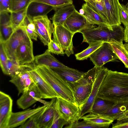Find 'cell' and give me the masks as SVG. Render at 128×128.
Masks as SVG:
<instances>
[{
  "instance_id": "6da1fadb",
  "label": "cell",
  "mask_w": 128,
  "mask_h": 128,
  "mask_svg": "<svg viewBox=\"0 0 128 128\" xmlns=\"http://www.w3.org/2000/svg\"><path fill=\"white\" fill-rule=\"evenodd\" d=\"M97 97L115 102L128 101V74L108 70Z\"/></svg>"
},
{
  "instance_id": "7a4b0ae2",
  "label": "cell",
  "mask_w": 128,
  "mask_h": 128,
  "mask_svg": "<svg viewBox=\"0 0 128 128\" xmlns=\"http://www.w3.org/2000/svg\"><path fill=\"white\" fill-rule=\"evenodd\" d=\"M83 37L82 42L89 44L97 42H110L112 39L118 42L122 41L124 30L120 25L110 28L98 26L81 31Z\"/></svg>"
},
{
  "instance_id": "3957f363",
  "label": "cell",
  "mask_w": 128,
  "mask_h": 128,
  "mask_svg": "<svg viewBox=\"0 0 128 128\" xmlns=\"http://www.w3.org/2000/svg\"><path fill=\"white\" fill-rule=\"evenodd\" d=\"M35 69L60 97L76 104L72 90L66 81L48 67L36 65Z\"/></svg>"
},
{
  "instance_id": "277c9868",
  "label": "cell",
  "mask_w": 128,
  "mask_h": 128,
  "mask_svg": "<svg viewBox=\"0 0 128 128\" xmlns=\"http://www.w3.org/2000/svg\"><path fill=\"white\" fill-rule=\"evenodd\" d=\"M53 25V40L60 46L65 54L69 57L74 54L72 39L74 34L63 25Z\"/></svg>"
},
{
  "instance_id": "5b68a950",
  "label": "cell",
  "mask_w": 128,
  "mask_h": 128,
  "mask_svg": "<svg viewBox=\"0 0 128 128\" xmlns=\"http://www.w3.org/2000/svg\"><path fill=\"white\" fill-rule=\"evenodd\" d=\"M31 40L24 26L20 25L17 28L9 39L2 43L8 58L16 60L14 54L18 47L22 43Z\"/></svg>"
},
{
  "instance_id": "8992f818",
  "label": "cell",
  "mask_w": 128,
  "mask_h": 128,
  "mask_svg": "<svg viewBox=\"0 0 128 128\" xmlns=\"http://www.w3.org/2000/svg\"><path fill=\"white\" fill-rule=\"evenodd\" d=\"M89 58L95 66L98 68L102 67L108 62L116 61L119 59L111 44L106 42H104Z\"/></svg>"
},
{
  "instance_id": "52a82bcc",
  "label": "cell",
  "mask_w": 128,
  "mask_h": 128,
  "mask_svg": "<svg viewBox=\"0 0 128 128\" xmlns=\"http://www.w3.org/2000/svg\"><path fill=\"white\" fill-rule=\"evenodd\" d=\"M56 106L60 116L68 124L77 122L80 119V109L76 104L58 97Z\"/></svg>"
},
{
  "instance_id": "ba28073f",
  "label": "cell",
  "mask_w": 128,
  "mask_h": 128,
  "mask_svg": "<svg viewBox=\"0 0 128 128\" xmlns=\"http://www.w3.org/2000/svg\"><path fill=\"white\" fill-rule=\"evenodd\" d=\"M108 70L107 68L103 66L98 68L90 94L86 102L79 107L80 118L86 113L91 112L92 105L97 97L100 86Z\"/></svg>"
},
{
  "instance_id": "9c48e42d",
  "label": "cell",
  "mask_w": 128,
  "mask_h": 128,
  "mask_svg": "<svg viewBox=\"0 0 128 128\" xmlns=\"http://www.w3.org/2000/svg\"><path fill=\"white\" fill-rule=\"evenodd\" d=\"M63 26L74 34L95 27L88 22L84 14H81L76 9L66 19Z\"/></svg>"
},
{
  "instance_id": "30bf717a",
  "label": "cell",
  "mask_w": 128,
  "mask_h": 128,
  "mask_svg": "<svg viewBox=\"0 0 128 128\" xmlns=\"http://www.w3.org/2000/svg\"><path fill=\"white\" fill-rule=\"evenodd\" d=\"M28 72L40 90L42 98L50 99L60 97L59 96L35 68Z\"/></svg>"
},
{
  "instance_id": "8fae6325",
  "label": "cell",
  "mask_w": 128,
  "mask_h": 128,
  "mask_svg": "<svg viewBox=\"0 0 128 128\" xmlns=\"http://www.w3.org/2000/svg\"><path fill=\"white\" fill-rule=\"evenodd\" d=\"M73 95L76 104L79 107L86 101L91 92L93 84L82 85L76 82H67Z\"/></svg>"
},
{
  "instance_id": "7c38bea8",
  "label": "cell",
  "mask_w": 128,
  "mask_h": 128,
  "mask_svg": "<svg viewBox=\"0 0 128 128\" xmlns=\"http://www.w3.org/2000/svg\"><path fill=\"white\" fill-rule=\"evenodd\" d=\"M14 56L16 61L20 65L30 64L34 61L31 40L24 42L19 46L15 51Z\"/></svg>"
},
{
  "instance_id": "4fadbf2b",
  "label": "cell",
  "mask_w": 128,
  "mask_h": 128,
  "mask_svg": "<svg viewBox=\"0 0 128 128\" xmlns=\"http://www.w3.org/2000/svg\"><path fill=\"white\" fill-rule=\"evenodd\" d=\"M13 100L11 97L0 91V128H7L8 122L12 112Z\"/></svg>"
},
{
  "instance_id": "5bb4252c",
  "label": "cell",
  "mask_w": 128,
  "mask_h": 128,
  "mask_svg": "<svg viewBox=\"0 0 128 128\" xmlns=\"http://www.w3.org/2000/svg\"><path fill=\"white\" fill-rule=\"evenodd\" d=\"M22 94L16 103L18 108L23 110L27 109L37 102L35 98H42L40 92L34 83Z\"/></svg>"
},
{
  "instance_id": "9a60e30c",
  "label": "cell",
  "mask_w": 128,
  "mask_h": 128,
  "mask_svg": "<svg viewBox=\"0 0 128 128\" xmlns=\"http://www.w3.org/2000/svg\"><path fill=\"white\" fill-rule=\"evenodd\" d=\"M48 105L39 106L33 109L29 108L20 112H12L9 119L7 128H13L20 126L32 116L43 109Z\"/></svg>"
},
{
  "instance_id": "2e32d148",
  "label": "cell",
  "mask_w": 128,
  "mask_h": 128,
  "mask_svg": "<svg viewBox=\"0 0 128 128\" xmlns=\"http://www.w3.org/2000/svg\"><path fill=\"white\" fill-rule=\"evenodd\" d=\"M106 10L107 21L109 25H120V6L119 0H102Z\"/></svg>"
},
{
  "instance_id": "e0dca14e",
  "label": "cell",
  "mask_w": 128,
  "mask_h": 128,
  "mask_svg": "<svg viewBox=\"0 0 128 128\" xmlns=\"http://www.w3.org/2000/svg\"><path fill=\"white\" fill-rule=\"evenodd\" d=\"M30 68H25L14 77L11 78L10 82L16 86L18 90V96L27 91L34 81L28 72V70L32 69Z\"/></svg>"
},
{
  "instance_id": "ac0fdd59",
  "label": "cell",
  "mask_w": 128,
  "mask_h": 128,
  "mask_svg": "<svg viewBox=\"0 0 128 128\" xmlns=\"http://www.w3.org/2000/svg\"><path fill=\"white\" fill-rule=\"evenodd\" d=\"M10 12H0V42L7 41L15 30L10 21Z\"/></svg>"
},
{
  "instance_id": "d6986e66",
  "label": "cell",
  "mask_w": 128,
  "mask_h": 128,
  "mask_svg": "<svg viewBox=\"0 0 128 128\" xmlns=\"http://www.w3.org/2000/svg\"><path fill=\"white\" fill-rule=\"evenodd\" d=\"M48 50L43 54L34 57V61L36 65L44 66L50 68H68L52 55Z\"/></svg>"
},
{
  "instance_id": "ffe728a7",
  "label": "cell",
  "mask_w": 128,
  "mask_h": 128,
  "mask_svg": "<svg viewBox=\"0 0 128 128\" xmlns=\"http://www.w3.org/2000/svg\"><path fill=\"white\" fill-rule=\"evenodd\" d=\"M82 8L84 11V15L88 22L93 25L110 28L107 20L90 7L86 3H84Z\"/></svg>"
},
{
  "instance_id": "44dd1931",
  "label": "cell",
  "mask_w": 128,
  "mask_h": 128,
  "mask_svg": "<svg viewBox=\"0 0 128 128\" xmlns=\"http://www.w3.org/2000/svg\"><path fill=\"white\" fill-rule=\"evenodd\" d=\"M76 9L73 4L64 6L54 8V14L51 18L53 24L63 25L66 19Z\"/></svg>"
},
{
  "instance_id": "7402d4cb",
  "label": "cell",
  "mask_w": 128,
  "mask_h": 128,
  "mask_svg": "<svg viewBox=\"0 0 128 128\" xmlns=\"http://www.w3.org/2000/svg\"><path fill=\"white\" fill-rule=\"evenodd\" d=\"M54 8L48 5L36 2H31L27 10V16L33 18L40 16L47 15Z\"/></svg>"
},
{
  "instance_id": "603a6c76",
  "label": "cell",
  "mask_w": 128,
  "mask_h": 128,
  "mask_svg": "<svg viewBox=\"0 0 128 128\" xmlns=\"http://www.w3.org/2000/svg\"><path fill=\"white\" fill-rule=\"evenodd\" d=\"M57 98L52 99L46 107L39 120L38 128H50L53 120L54 108Z\"/></svg>"
},
{
  "instance_id": "cb8c5ba5",
  "label": "cell",
  "mask_w": 128,
  "mask_h": 128,
  "mask_svg": "<svg viewBox=\"0 0 128 128\" xmlns=\"http://www.w3.org/2000/svg\"><path fill=\"white\" fill-rule=\"evenodd\" d=\"M51 68L67 82H76L85 73L69 67Z\"/></svg>"
},
{
  "instance_id": "d4e9b609",
  "label": "cell",
  "mask_w": 128,
  "mask_h": 128,
  "mask_svg": "<svg viewBox=\"0 0 128 128\" xmlns=\"http://www.w3.org/2000/svg\"><path fill=\"white\" fill-rule=\"evenodd\" d=\"M128 110V101L116 102L113 106L100 115L114 120Z\"/></svg>"
},
{
  "instance_id": "484cf974",
  "label": "cell",
  "mask_w": 128,
  "mask_h": 128,
  "mask_svg": "<svg viewBox=\"0 0 128 128\" xmlns=\"http://www.w3.org/2000/svg\"><path fill=\"white\" fill-rule=\"evenodd\" d=\"M80 119H83L88 123L98 125L101 128H108L114 120L100 115L92 113L82 116Z\"/></svg>"
},
{
  "instance_id": "4316f807",
  "label": "cell",
  "mask_w": 128,
  "mask_h": 128,
  "mask_svg": "<svg viewBox=\"0 0 128 128\" xmlns=\"http://www.w3.org/2000/svg\"><path fill=\"white\" fill-rule=\"evenodd\" d=\"M35 66V64H30L20 65L16 60L8 58L7 62L6 71L4 74L9 76L12 78L24 69L28 68L34 69Z\"/></svg>"
},
{
  "instance_id": "83f0119b",
  "label": "cell",
  "mask_w": 128,
  "mask_h": 128,
  "mask_svg": "<svg viewBox=\"0 0 128 128\" xmlns=\"http://www.w3.org/2000/svg\"><path fill=\"white\" fill-rule=\"evenodd\" d=\"M116 102L97 97L92 105L90 113L101 114L113 106Z\"/></svg>"
},
{
  "instance_id": "f1b7e54d",
  "label": "cell",
  "mask_w": 128,
  "mask_h": 128,
  "mask_svg": "<svg viewBox=\"0 0 128 128\" xmlns=\"http://www.w3.org/2000/svg\"><path fill=\"white\" fill-rule=\"evenodd\" d=\"M33 20L35 24L52 39L54 25L51 23L47 15L36 17L34 18Z\"/></svg>"
},
{
  "instance_id": "f546056e",
  "label": "cell",
  "mask_w": 128,
  "mask_h": 128,
  "mask_svg": "<svg viewBox=\"0 0 128 128\" xmlns=\"http://www.w3.org/2000/svg\"><path fill=\"white\" fill-rule=\"evenodd\" d=\"M115 53L120 60L128 68V53L125 48L122 42H118L112 39L109 42Z\"/></svg>"
},
{
  "instance_id": "4dcf8cb0",
  "label": "cell",
  "mask_w": 128,
  "mask_h": 128,
  "mask_svg": "<svg viewBox=\"0 0 128 128\" xmlns=\"http://www.w3.org/2000/svg\"><path fill=\"white\" fill-rule=\"evenodd\" d=\"M104 42H97L89 44L88 48L75 55L76 59L78 60H83L87 59L92 54L102 45Z\"/></svg>"
},
{
  "instance_id": "1f68e13d",
  "label": "cell",
  "mask_w": 128,
  "mask_h": 128,
  "mask_svg": "<svg viewBox=\"0 0 128 128\" xmlns=\"http://www.w3.org/2000/svg\"><path fill=\"white\" fill-rule=\"evenodd\" d=\"M20 25L24 27L31 39L37 40L38 35L36 32L35 25L33 18L26 15Z\"/></svg>"
},
{
  "instance_id": "d6a6232c",
  "label": "cell",
  "mask_w": 128,
  "mask_h": 128,
  "mask_svg": "<svg viewBox=\"0 0 128 128\" xmlns=\"http://www.w3.org/2000/svg\"><path fill=\"white\" fill-rule=\"evenodd\" d=\"M28 6L19 11L10 12V21L15 29L20 25L26 16Z\"/></svg>"
},
{
  "instance_id": "836d02e7",
  "label": "cell",
  "mask_w": 128,
  "mask_h": 128,
  "mask_svg": "<svg viewBox=\"0 0 128 128\" xmlns=\"http://www.w3.org/2000/svg\"><path fill=\"white\" fill-rule=\"evenodd\" d=\"M48 106L43 109L32 116L28 120L26 121L23 124L20 126L18 128H38V124L40 118L46 108Z\"/></svg>"
},
{
  "instance_id": "e575fe53",
  "label": "cell",
  "mask_w": 128,
  "mask_h": 128,
  "mask_svg": "<svg viewBox=\"0 0 128 128\" xmlns=\"http://www.w3.org/2000/svg\"><path fill=\"white\" fill-rule=\"evenodd\" d=\"M98 68L94 66L85 72L81 78L76 82L82 85L93 84L96 78Z\"/></svg>"
},
{
  "instance_id": "d590c367",
  "label": "cell",
  "mask_w": 128,
  "mask_h": 128,
  "mask_svg": "<svg viewBox=\"0 0 128 128\" xmlns=\"http://www.w3.org/2000/svg\"><path fill=\"white\" fill-rule=\"evenodd\" d=\"M86 2L95 11L106 18L107 20L106 12L102 0H92Z\"/></svg>"
},
{
  "instance_id": "8d00e7d4",
  "label": "cell",
  "mask_w": 128,
  "mask_h": 128,
  "mask_svg": "<svg viewBox=\"0 0 128 128\" xmlns=\"http://www.w3.org/2000/svg\"><path fill=\"white\" fill-rule=\"evenodd\" d=\"M50 6L54 8H60L73 4L72 0H32Z\"/></svg>"
},
{
  "instance_id": "74e56055",
  "label": "cell",
  "mask_w": 128,
  "mask_h": 128,
  "mask_svg": "<svg viewBox=\"0 0 128 128\" xmlns=\"http://www.w3.org/2000/svg\"><path fill=\"white\" fill-rule=\"evenodd\" d=\"M32 0H10V12H16L27 7Z\"/></svg>"
},
{
  "instance_id": "f35d334b",
  "label": "cell",
  "mask_w": 128,
  "mask_h": 128,
  "mask_svg": "<svg viewBox=\"0 0 128 128\" xmlns=\"http://www.w3.org/2000/svg\"><path fill=\"white\" fill-rule=\"evenodd\" d=\"M68 124V123L58 113L56 103L54 109L53 120L50 128H62L64 125Z\"/></svg>"
},
{
  "instance_id": "ab89813d",
  "label": "cell",
  "mask_w": 128,
  "mask_h": 128,
  "mask_svg": "<svg viewBox=\"0 0 128 128\" xmlns=\"http://www.w3.org/2000/svg\"><path fill=\"white\" fill-rule=\"evenodd\" d=\"M64 128H101L98 125L88 123L83 120L81 122H76L67 125Z\"/></svg>"
},
{
  "instance_id": "60d3db41",
  "label": "cell",
  "mask_w": 128,
  "mask_h": 128,
  "mask_svg": "<svg viewBox=\"0 0 128 128\" xmlns=\"http://www.w3.org/2000/svg\"><path fill=\"white\" fill-rule=\"evenodd\" d=\"M8 58L5 52L2 43L0 42V64L4 74L6 70L7 60Z\"/></svg>"
},
{
  "instance_id": "b9f144b4",
  "label": "cell",
  "mask_w": 128,
  "mask_h": 128,
  "mask_svg": "<svg viewBox=\"0 0 128 128\" xmlns=\"http://www.w3.org/2000/svg\"><path fill=\"white\" fill-rule=\"evenodd\" d=\"M48 51L50 52L57 54L64 55V52L60 46L51 39L48 45Z\"/></svg>"
},
{
  "instance_id": "7bdbcfd3",
  "label": "cell",
  "mask_w": 128,
  "mask_h": 128,
  "mask_svg": "<svg viewBox=\"0 0 128 128\" xmlns=\"http://www.w3.org/2000/svg\"><path fill=\"white\" fill-rule=\"evenodd\" d=\"M120 20L124 26V28L128 27V12L126 5L120 4Z\"/></svg>"
},
{
  "instance_id": "ee69618b",
  "label": "cell",
  "mask_w": 128,
  "mask_h": 128,
  "mask_svg": "<svg viewBox=\"0 0 128 128\" xmlns=\"http://www.w3.org/2000/svg\"><path fill=\"white\" fill-rule=\"evenodd\" d=\"M36 32L41 40L44 45L48 46L52 39L43 31L40 29L35 24Z\"/></svg>"
},
{
  "instance_id": "f6af8a7d",
  "label": "cell",
  "mask_w": 128,
  "mask_h": 128,
  "mask_svg": "<svg viewBox=\"0 0 128 128\" xmlns=\"http://www.w3.org/2000/svg\"><path fill=\"white\" fill-rule=\"evenodd\" d=\"M112 128H128V118L118 120L117 122L112 124Z\"/></svg>"
},
{
  "instance_id": "bcb514c9",
  "label": "cell",
  "mask_w": 128,
  "mask_h": 128,
  "mask_svg": "<svg viewBox=\"0 0 128 128\" xmlns=\"http://www.w3.org/2000/svg\"><path fill=\"white\" fill-rule=\"evenodd\" d=\"M10 12V0H0V12Z\"/></svg>"
},
{
  "instance_id": "7dc6e473",
  "label": "cell",
  "mask_w": 128,
  "mask_h": 128,
  "mask_svg": "<svg viewBox=\"0 0 128 128\" xmlns=\"http://www.w3.org/2000/svg\"><path fill=\"white\" fill-rule=\"evenodd\" d=\"M124 40L126 43H128V27L124 28Z\"/></svg>"
},
{
  "instance_id": "c3c4849f",
  "label": "cell",
  "mask_w": 128,
  "mask_h": 128,
  "mask_svg": "<svg viewBox=\"0 0 128 128\" xmlns=\"http://www.w3.org/2000/svg\"><path fill=\"white\" fill-rule=\"evenodd\" d=\"M35 99L37 101L41 102L44 104V105L46 106L49 105L50 103V102H47L44 100L41 99L42 98H35Z\"/></svg>"
},
{
  "instance_id": "681fc988",
  "label": "cell",
  "mask_w": 128,
  "mask_h": 128,
  "mask_svg": "<svg viewBox=\"0 0 128 128\" xmlns=\"http://www.w3.org/2000/svg\"><path fill=\"white\" fill-rule=\"evenodd\" d=\"M127 118H128V110L126 111L124 113L120 116L118 118L117 120H119Z\"/></svg>"
},
{
  "instance_id": "f907efd6",
  "label": "cell",
  "mask_w": 128,
  "mask_h": 128,
  "mask_svg": "<svg viewBox=\"0 0 128 128\" xmlns=\"http://www.w3.org/2000/svg\"><path fill=\"white\" fill-rule=\"evenodd\" d=\"M124 45L125 48L128 53V43L126 42Z\"/></svg>"
},
{
  "instance_id": "816d5d0a",
  "label": "cell",
  "mask_w": 128,
  "mask_h": 128,
  "mask_svg": "<svg viewBox=\"0 0 128 128\" xmlns=\"http://www.w3.org/2000/svg\"><path fill=\"white\" fill-rule=\"evenodd\" d=\"M79 12L81 14L84 15V10L82 8L80 10Z\"/></svg>"
},
{
  "instance_id": "f5cc1de1",
  "label": "cell",
  "mask_w": 128,
  "mask_h": 128,
  "mask_svg": "<svg viewBox=\"0 0 128 128\" xmlns=\"http://www.w3.org/2000/svg\"><path fill=\"white\" fill-rule=\"evenodd\" d=\"M86 2L88 1H90L91 0H84Z\"/></svg>"
},
{
  "instance_id": "db71d44e",
  "label": "cell",
  "mask_w": 128,
  "mask_h": 128,
  "mask_svg": "<svg viewBox=\"0 0 128 128\" xmlns=\"http://www.w3.org/2000/svg\"><path fill=\"white\" fill-rule=\"evenodd\" d=\"M126 6V7H127V10H128V2Z\"/></svg>"
}]
</instances>
